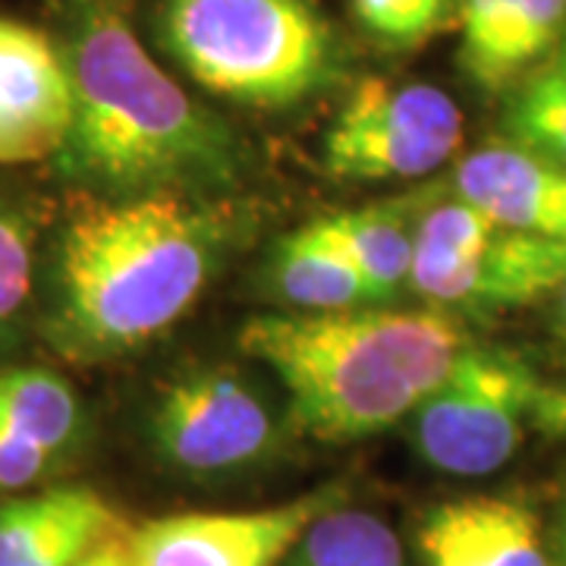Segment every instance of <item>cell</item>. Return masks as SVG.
Masks as SVG:
<instances>
[{"instance_id": "obj_18", "label": "cell", "mask_w": 566, "mask_h": 566, "mask_svg": "<svg viewBox=\"0 0 566 566\" xmlns=\"http://www.w3.org/2000/svg\"><path fill=\"white\" fill-rule=\"evenodd\" d=\"M290 566H409L397 532L381 516L334 506L305 528Z\"/></svg>"}, {"instance_id": "obj_12", "label": "cell", "mask_w": 566, "mask_h": 566, "mask_svg": "<svg viewBox=\"0 0 566 566\" xmlns=\"http://www.w3.org/2000/svg\"><path fill=\"white\" fill-rule=\"evenodd\" d=\"M450 186L506 230L566 240V167L520 142L504 136L463 155Z\"/></svg>"}, {"instance_id": "obj_10", "label": "cell", "mask_w": 566, "mask_h": 566, "mask_svg": "<svg viewBox=\"0 0 566 566\" xmlns=\"http://www.w3.org/2000/svg\"><path fill=\"white\" fill-rule=\"evenodd\" d=\"M73 126V76L63 44L0 17V164L57 158Z\"/></svg>"}, {"instance_id": "obj_6", "label": "cell", "mask_w": 566, "mask_h": 566, "mask_svg": "<svg viewBox=\"0 0 566 566\" xmlns=\"http://www.w3.org/2000/svg\"><path fill=\"white\" fill-rule=\"evenodd\" d=\"M463 111L431 82L363 80L324 133V170L337 180H419L457 158Z\"/></svg>"}, {"instance_id": "obj_11", "label": "cell", "mask_w": 566, "mask_h": 566, "mask_svg": "<svg viewBox=\"0 0 566 566\" xmlns=\"http://www.w3.org/2000/svg\"><path fill=\"white\" fill-rule=\"evenodd\" d=\"M460 70L504 98L554 61L566 35V0H457Z\"/></svg>"}, {"instance_id": "obj_22", "label": "cell", "mask_w": 566, "mask_h": 566, "mask_svg": "<svg viewBox=\"0 0 566 566\" xmlns=\"http://www.w3.org/2000/svg\"><path fill=\"white\" fill-rule=\"evenodd\" d=\"M54 453L35 441L0 428V491H20L39 482L51 469Z\"/></svg>"}, {"instance_id": "obj_8", "label": "cell", "mask_w": 566, "mask_h": 566, "mask_svg": "<svg viewBox=\"0 0 566 566\" xmlns=\"http://www.w3.org/2000/svg\"><path fill=\"white\" fill-rule=\"evenodd\" d=\"M346 501V485L233 513H170L129 532L136 566H281L322 513Z\"/></svg>"}, {"instance_id": "obj_20", "label": "cell", "mask_w": 566, "mask_h": 566, "mask_svg": "<svg viewBox=\"0 0 566 566\" xmlns=\"http://www.w3.org/2000/svg\"><path fill=\"white\" fill-rule=\"evenodd\" d=\"M353 17L378 44L422 48L457 29V0H349Z\"/></svg>"}, {"instance_id": "obj_16", "label": "cell", "mask_w": 566, "mask_h": 566, "mask_svg": "<svg viewBox=\"0 0 566 566\" xmlns=\"http://www.w3.org/2000/svg\"><path fill=\"white\" fill-rule=\"evenodd\" d=\"M271 293L296 312H344L371 300L356 264L327 240L318 221L283 233L268 259Z\"/></svg>"}, {"instance_id": "obj_9", "label": "cell", "mask_w": 566, "mask_h": 566, "mask_svg": "<svg viewBox=\"0 0 566 566\" xmlns=\"http://www.w3.org/2000/svg\"><path fill=\"white\" fill-rule=\"evenodd\" d=\"M566 283V240L494 227L460 255H412L409 286L431 308L494 315L557 296Z\"/></svg>"}, {"instance_id": "obj_19", "label": "cell", "mask_w": 566, "mask_h": 566, "mask_svg": "<svg viewBox=\"0 0 566 566\" xmlns=\"http://www.w3.org/2000/svg\"><path fill=\"white\" fill-rule=\"evenodd\" d=\"M504 136L566 167V76L554 61L504 95Z\"/></svg>"}, {"instance_id": "obj_21", "label": "cell", "mask_w": 566, "mask_h": 566, "mask_svg": "<svg viewBox=\"0 0 566 566\" xmlns=\"http://www.w3.org/2000/svg\"><path fill=\"white\" fill-rule=\"evenodd\" d=\"M35 227L20 205L0 199V346L17 331L32 296Z\"/></svg>"}, {"instance_id": "obj_1", "label": "cell", "mask_w": 566, "mask_h": 566, "mask_svg": "<svg viewBox=\"0 0 566 566\" xmlns=\"http://www.w3.org/2000/svg\"><path fill=\"white\" fill-rule=\"evenodd\" d=\"M61 41L73 76L63 174L104 199L233 192L249 180L243 136L192 98L142 44L126 0H70Z\"/></svg>"}, {"instance_id": "obj_15", "label": "cell", "mask_w": 566, "mask_h": 566, "mask_svg": "<svg viewBox=\"0 0 566 566\" xmlns=\"http://www.w3.org/2000/svg\"><path fill=\"white\" fill-rule=\"evenodd\" d=\"M434 186L428 192H409L385 202H368L363 208H346L337 214L318 218L327 240L340 245L363 281L371 290V300H390L403 283H409L412 252H416V223L424 205L431 202Z\"/></svg>"}, {"instance_id": "obj_24", "label": "cell", "mask_w": 566, "mask_h": 566, "mask_svg": "<svg viewBox=\"0 0 566 566\" xmlns=\"http://www.w3.org/2000/svg\"><path fill=\"white\" fill-rule=\"evenodd\" d=\"M73 566H136L133 564V547H129V532L114 528L92 551H85Z\"/></svg>"}, {"instance_id": "obj_3", "label": "cell", "mask_w": 566, "mask_h": 566, "mask_svg": "<svg viewBox=\"0 0 566 566\" xmlns=\"http://www.w3.org/2000/svg\"><path fill=\"white\" fill-rule=\"evenodd\" d=\"M245 356L274 371L293 431L353 444L400 424L444 381L469 334L441 308H344L255 315L240 327Z\"/></svg>"}, {"instance_id": "obj_17", "label": "cell", "mask_w": 566, "mask_h": 566, "mask_svg": "<svg viewBox=\"0 0 566 566\" xmlns=\"http://www.w3.org/2000/svg\"><path fill=\"white\" fill-rule=\"evenodd\" d=\"M0 428L29 438L57 457L80 438V397L54 371L7 368L0 371Z\"/></svg>"}, {"instance_id": "obj_13", "label": "cell", "mask_w": 566, "mask_h": 566, "mask_svg": "<svg viewBox=\"0 0 566 566\" xmlns=\"http://www.w3.org/2000/svg\"><path fill=\"white\" fill-rule=\"evenodd\" d=\"M424 566H547L538 513L504 494L431 506L419 523Z\"/></svg>"}, {"instance_id": "obj_14", "label": "cell", "mask_w": 566, "mask_h": 566, "mask_svg": "<svg viewBox=\"0 0 566 566\" xmlns=\"http://www.w3.org/2000/svg\"><path fill=\"white\" fill-rule=\"evenodd\" d=\"M120 528L98 491L51 488L0 506V566H73Z\"/></svg>"}, {"instance_id": "obj_26", "label": "cell", "mask_w": 566, "mask_h": 566, "mask_svg": "<svg viewBox=\"0 0 566 566\" xmlns=\"http://www.w3.org/2000/svg\"><path fill=\"white\" fill-rule=\"evenodd\" d=\"M560 547H564V554H566V513H564V526H560Z\"/></svg>"}, {"instance_id": "obj_5", "label": "cell", "mask_w": 566, "mask_h": 566, "mask_svg": "<svg viewBox=\"0 0 566 566\" xmlns=\"http://www.w3.org/2000/svg\"><path fill=\"white\" fill-rule=\"evenodd\" d=\"M538 387V371L520 353L469 340L444 381L409 416L416 453L457 479L497 472L526 438Z\"/></svg>"}, {"instance_id": "obj_23", "label": "cell", "mask_w": 566, "mask_h": 566, "mask_svg": "<svg viewBox=\"0 0 566 566\" xmlns=\"http://www.w3.org/2000/svg\"><path fill=\"white\" fill-rule=\"evenodd\" d=\"M532 428L547 438L566 441V385L542 381L535 406H532Z\"/></svg>"}, {"instance_id": "obj_7", "label": "cell", "mask_w": 566, "mask_h": 566, "mask_svg": "<svg viewBox=\"0 0 566 566\" xmlns=\"http://www.w3.org/2000/svg\"><path fill=\"white\" fill-rule=\"evenodd\" d=\"M277 419L237 368H196L174 378L148 412V441L164 465L192 479L245 472L277 447Z\"/></svg>"}, {"instance_id": "obj_2", "label": "cell", "mask_w": 566, "mask_h": 566, "mask_svg": "<svg viewBox=\"0 0 566 566\" xmlns=\"http://www.w3.org/2000/svg\"><path fill=\"white\" fill-rule=\"evenodd\" d=\"M227 199L148 192L88 202L54 252L51 344L80 363L148 346L202 300L237 240Z\"/></svg>"}, {"instance_id": "obj_4", "label": "cell", "mask_w": 566, "mask_h": 566, "mask_svg": "<svg viewBox=\"0 0 566 566\" xmlns=\"http://www.w3.org/2000/svg\"><path fill=\"white\" fill-rule=\"evenodd\" d=\"M155 32L189 80L245 107H296L344 76L340 35L315 0H161Z\"/></svg>"}, {"instance_id": "obj_25", "label": "cell", "mask_w": 566, "mask_h": 566, "mask_svg": "<svg viewBox=\"0 0 566 566\" xmlns=\"http://www.w3.org/2000/svg\"><path fill=\"white\" fill-rule=\"evenodd\" d=\"M554 66H557V70L566 76V35L564 41H560V48H557V54H554Z\"/></svg>"}]
</instances>
